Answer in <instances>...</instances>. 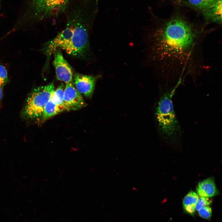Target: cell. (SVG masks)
Wrapping results in <instances>:
<instances>
[{"label": "cell", "instance_id": "cell-7", "mask_svg": "<svg viewBox=\"0 0 222 222\" xmlns=\"http://www.w3.org/2000/svg\"><path fill=\"white\" fill-rule=\"evenodd\" d=\"M53 53V64L57 80L66 83L72 82L73 77L72 68L64 58L60 49H57Z\"/></svg>", "mask_w": 222, "mask_h": 222}, {"label": "cell", "instance_id": "cell-1", "mask_svg": "<svg viewBox=\"0 0 222 222\" xmlns=\"http://www.w3.org/2000/svg\"><path fill=\"white\" fill-rule=\"evenodd\" d=\"M208 32L186 19L173 17L154 28L150 35L151 59L165 83L185 77L195 80L203 68V46Z\"/></svg>", "mask_w": 222, "mask_h": 222}, {"label": "cell", "instance_id": "cell-16", "mask_svg": "<svg viewBox=\"0 0 222 222\" xmlns=\"http://www.w3.org/2000/svg\"><path fill=\"white\" fill-rule=\"evenodd\" d=\"M7 71L5 68L0 64V87L2 88L8 82Z\"/></svg>", "mask_w": 222, "mask_h": 222}, {"label": "cell", "instance_id": "cell-3", "mask_svg": "<svg viewBox=\"0 0 222 222\" xmlns=\"http://www.w3.org/2000/svg\"><path fill=\"white\" fill-rule=\"evenodd\" d=\"M55 90L53 83L34 89L27 98L22 117L31 119L42 117L45 105L52 97Z\"/></svg>", "mask_w": 222, "mask_h": 222}, {"label": "cell", "instance_id": "cell-11", "mask_svg": "<svg viewBox=\"0 0 222 222\" xmlns=\"http://www.w3.org/2000/svg\"><path fill=\"white\" fill-rule=\"evenodd\" d=\"M198 195L207 198L212 197L218 192L214 179L209 178L200 182L196 187Z\"/></svg>", "mask_w": 222, "mask_h": 222}, {"label": "cell", "instance_id": "cell-12", "mask_svg": "<svg viewBox=\"0 0 222 222\" xmlns=\"http://www.w3.org/2000/svg\"><path fill=\"white\" fill-rule=\"evenodd\" d=\"M198 199L197 194L192 191H189L186 195L183 200V206L186 213L191 215H194Z\"/></svg>", "mask_w": 222, "mask_h": 222}, {"label": "cell", "instance_id": "cell-6", "mask_svg": "<svg viewBox=\"0 0 222 222\" xmlns=\"http://www.w3.org/2000/svg\"><path fill=\"white\" fill-rule=\"evenodd\" d=\"M73 28V23L71 20L69 21L64 30L53 39L44 45L42 51L47 56V64L52 53L57 49L63 50L70 42L72 37Z\"/></svg>", "mask_w": 222, "mask_h": 222}, {"label": "cell", "instance_id": "cell-4", "mask_svg": "<svg viewBox=\"0 0 222 222\" xmlns=\"http://www.w3.org/2000/svg\"><path fill=\"white\" fill-rule=\"evenodd\" d=\"M72 20L74 26L72 37L63 50L67 54L76 58L86 59L90 52L88 28L81 20L77 19Z\"/></svg>", "mask_w": 222, "mask_h": 222}, {"label": "cell", "instance_id": "cell-15", "mask_svg": "<svg viewBox=\"0 0 222 222\" xmlns=\"http://www.w3.org/2000/svg\"><path fill=\"white\" fill-rule=\"evenodd\" d=\"M192 6L203 10L217 0H187Z\"/></svg>", "mask_w": 222, "mask_h": 222}, {"label": "cell", "instance_id": "cell-18", "mask_svg": "<svg viewBox=\"0 0 222 222\" xmlns=\"http://www.w3.org/2000/svg\"><path fill=\"white\" fill-rule=\"evenodd\" d=\"M211 203L212 201L208 198L203 197L199 198L196 205L195 210L198 211L203 207L209 206Z\"/></svg>", "mask_w": 222, "mask_h": 222}, {"label": "cell", "instance_id": "cell-17", "mask_svg": "<svg viewBox=\"0 0 222 222\" xmlns=\"http://www.w3.org/2000/svg\"><path fill=\"white\" fill-rule=\"evenodd\" d=\"M198 211L199 216L205 219H209L212 216V209L209 206L201 208Z\"/></svg>", "mask_w": 222, "mask_h": 222}, {"label": "cell", "instance_id": "cell-2", "mask_svg": "<svg viewBox=\"0 0 222 222\" xmlns=\"http://www.w3.org/2000/svg\"><path fill=\"white\" fill-rule=\"evenodd\" d=\"M174 89L163 94L157 103L155 113L159 132L165 140L171 141L177 139L182 134L172 99Z\"/></svg>", "mask_w": 222, "mask_h": 222}, {"label": "cell", "instance_id": "cell-10", "mask_svg": "<svg viewBox=\"0 0 222 222\" xmlns=\"http://www.w3.org/2000/svg\"><path fill=\"white\" fill-rule=\"evenodd\" d=\"M204 17L207 23L222 24V0H217L202 10Z\"/></svg>", "mask_w": 222, "mask_h": 222}, {"label": "cell", "instance_id": "cell-14", "mask_svg": "<svg viewBox=\"0 0 222 222\" xmlns=\"http://www.w3.org/2000/svg\"><path fill=\"white\" fill-rule=\"evenodd\" d=\"M64 86L62 83L55 90L52 99L62 111L66 110L64 102Z\"/></svg>", "mask_w": 222, "mask_h": 222}, {"label": "cell", "instance_id": "cell-8", "mask_svg": "<svg viewBox=\"0 0 222 222\" xmlns=\"http://www.w3.org/2000/svg\"><path fill=\"white\" fill-rule=\"evenodd\" d=\"M64 102L66 110H77L86 105L81 94L76 90L72 82L66 83Z\"/></svg>", "mask_w": 222, "mask_h": 222}, {"label": "cell", "instance_id": "cell-13", "mask_svg": "<svg viewBox=\"0 0 222 222\" xmlns=\"http://www.w3.org/2000/svg\"><path fill=\"white\" fill-rule=\"evenodd\" d=\"M61 112L62 111L54 102L51 98L45 105L41 117L43 121H45Z\"/></svg>", "mask_w": 222, "mask_h": 222}, {"label": "cell", "instance_id": "cell-19", "mask_svg": "<svg viewBox=\"0 0 222 222\" xmlns=\"http://www.w3.org/2000/svg\"><path fill=\"white\" fill-rule=\"evenodd\" d=\"M2 88L0 87V102L2 99L3 95Z\"/></svg>", "mask_w": 222, "mask_h": 222}, {"label": "cell", "instance_id": "cell-9", "mask_svg": "<svg viewBox=\"0 0 222 222\" xmlns=\"http://www.w3.org/2000/svg\"><path fill=\"white\" fill-rule=\"evenodd\" d=\"M74 84L77 91L87 98L93 94L97 76L76 73L73 76Z\"/></svg>", "mask_w": 222, "mask_h": 222}, {"label": "cell", "instance_id": "cell-5", "mask_svg": "<svg viewBox=\"0 0 222 222\" xmlns=\"http://www.w3.org/2000/svg\"><path fill=\"white\" fill-rule=\"evenodd\" d=\"M69 0H32L35 14L45 18L59 14L66 7Z\"/></svg>", "mask_w": 222, "mask_h": 222}]
</instances>
